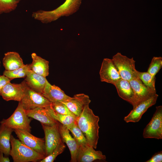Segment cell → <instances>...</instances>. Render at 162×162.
<instances>
[{"label":"cell","mask_w":162,"mask_h":162,"mask_svg":"<svg viewBox=\"0 0 162 162\" xmlns=\"http://www.w3.org/2000/svg\"><path fill=\"white\" fill-rule=\"evenodd\" d=\"M66 126L72 133L79 148H83L89 145L84 135L75 121L73 124Z\"/></svg>","instance_id":"cell-25"},{"label":"cell","mask_w":162,"mask_h":162,"mask_svg":"<svg viewBox=\"0 0 162 162\" xmlns=\"http://www.w3.org/2000/svg\"><path fill=\"white\" fill-rule=\"evenodd\" d=\"M11 80L4 75L0 76V96L3 87L7 83L10 82Z\"/></svg>","instance_id":"cell-33"},{"label":"cell","mask_w":162,"mask_h":162,"mask_svg":"<svg viewBox=\"0 0 162 162\" xmlns=\"http://www.w3.org/2000/svg\"><path fill=\"white\" fill-rule=\"evenodd\" d=\"M21 0H0V15L9 13L16 8Z\"/></svg>","instance_id":"cell-28"},{"label":"cell","mask_w":162,"mask_h":162,"mask_svg":"<svg viewBox=\"0 0 162 162\" xmlns=\"http://www.w3.org/2000/svg\"><path fill=\"white\" fill-rule=\"evenodd\" d=\"M99 118L95 115L89 106L86 105L75 122L86 137L88 144L96 149L99 138Z\"/></svg>","instance_id":"cell-1"},{"label":"cell","mask_w":162,"mask_h":162,"mask_svg":"<svg viewBox=\"0 0 162 162\" xmlns=\"http://www.w3.org/2000/svg\"><path fill=\"white\" fill-rule=\"evenodd\" d=\"M59 130L62 142H65L68 147L71 154L70 162H77L79 147L73 137L70 133V131L67 127L59 123Z\"/></svg>","instance_id":"cell-15"},{"label":"cell","mask_w":162,"mask_h":162,"mask_svg":"<svg viewBox=\"0 0 162 162\" xmlns=\"http://www.w3.org/2000/svg\"><path fill=\"white\" fill-rule=\"evenodd\" d=\"M26 87L25 80L19 84L10 82L3 88L1 96L6 101L13 100L20 101L24 96Z\"/></svg>","instance_id":"cell-12"},{"label":"cell","mask_w":162,"mask_h":162,"mask_svg":"<svg viewBox=\"0 0 162 162\" xmlns=\"http://www.w3.org/2000/svg\"><path fill=\"white\" fill-rule=\"evenodd\" d=\"M30 64H24L22 67L11 71L5 70L3 75L9 79L12 80L16 78H25L28 71L30 70Z\"/></svg>","instance_id":"cell-26"},{"label":"cell","mask_w":162,"mask_h":162,"mask_svg":"<svg viewBox=\"0 0 162 162\" xmlns=\"http://www.w3.org/2000/svg\"><path fill=\"white\" fill-rule=\"evenodd\" d=\"M14 131L19 140L24 144L36 152L46 157L44 139L37 137L28 131L14 129Z\"/></svg>","instance_id":"cell-8"},{"label":"cell","mask_w":162,"mask_h":162,"mask_svg":"<svg viewBox=\"0 0 162 162\" xmlns=\"http://www.w3.org/2000/svg\"><path fill=\"white\" fill-rule=\"evenodd\" d=\"M129 82L134 93L137 104L150 98L156 94V92L152 91L145 86L138 78Z\"/></svg>","instance_id":"cell-18"},{"label":"cell","mask_w":162,"mask_h":162,"mask_svg":"<svg viewBox=\"0 0 162 162\" xmlns=\"http://www.w3.org/2000/svg\"><path fill=\"white\" fill-rule=\"evenodd\" d=\"M4 154L3 153L0 151V162H9L10 160L8 156H4Z\"/></svg>","instance_id":"cell-34"},{"label":"cell","mask_w":162,"mask_h":162,"mask_svg":"<svg viewBox=\"0 0 162 162\" xmlns=\"http://www.w3.org/2000/svg\"><path fill=\"white\" fill-rule=\"evenodd\" d=\"M158 95L156 94L150 98L138 103L129 114L124 118L127 123L137 122L139 121L142 115L150 107L154 105Z\"/></svg>","instance_id":"cell-9"},{"label":"cell","mask_w":162,"mask_h":162,"mask_svg":"<svg viewBox=\"0 0 162 162\" xmlns=\"http://www.w3.org/2000/svg\"><path fill=\"white\" fill-rule=\"evenodd\" d=\"M65 148V145L61 140L51 153L39 162H53L58 155L63 152Z\"/></svg>","instance_id":"cell-29"},{"label":"cell","mask_w":162,"mask_h":162,"mask_svg":"<svg viewBox=\"0 0 162 162\" xmlns=\"http://www.w3.org/2000/svg\"><path fill=\"white\" fill-rule=\"evenodd\" d=\"M20 101L26 110L49 106L52 104L41 94L32 90L27 86L24 96Z\"/></svg>","instance_id":"cell-7"},{"label":"cell","mask_w":162,"mask_h":162,"mask_svg":"<svg viewBox=\"0 0 162 162\" xmlns=\"http://www.w3.org/2000/svg\"><path fill=\"white\" fill-rule=\"evenodd\" d=\"M138 77L139 78L144 85L153 91L156 92L155 88L156 78L146 72H141L136 70Z\"/></svg>","instance_id":"cell-27"},{"label":"cell","mask_w":162,"mask_h":162,"mask_svg":"<svg viewBox=\"0 0 162 162\" xmlns=\"http://www.w3.org/2000/svg\"><path fill=\"white\" fill-rule=\"evenodd\" d=\"M14 129L4 125H0V151L4 155H10L11 149L10 138Z\"/></svg>","instance_id":"cell-23"},{"label":"cell","mask_w":162,"mask_h":162,"mask_svg":"<svg viewBox=\"0 0 162 162\" xmlns=\"http://www.w3.org/2000/svg\"><path fill=\"white\" fill-rule=\"evenodd\" d=\"M59 123L53 126L41 124L44 133L46 156L51 153L62 140Z\"/></svg>","instance_id":"cell-10"},{"label":"cell","mask_w":162,"mask_h":162,"mask_svg":"<svg viewBox=\"0 0 162 162\" xmlns=\"http://www.w3.org/2000/svg\"><path fill=\"white\" fill-rule=\"evenodd\" d=\"M146 162H162V151L158 152L155 153L152 157Z\"/></svg>","instance_id":"cell-32"},{"label":"cell","mask_w":162,"mask_h":162,"mask_svg":"<svg viewBox=\"0 0 162 162\" xmlns=\"http://www.w3.org/2000/svg\"><path fill=\"white\" fill-rule=\"evenodd\" d=\"M46 80V77L37 74L31 70L28 71L25 79L28 87L41 94L43 92Z\"/></svg>","instance_id":"cell-19"},{"label":"cell","mask_w":162,"mask_h":162,"mask_svg":"<svg viewBox=\"0 0 162 162\" xmlns=\"http://www.w3.org/2000/svg\"><path fill=\"white\" fill-rule=\"evenodd\" d=\"M100 81L113 84L122 79L112 59L103 60L99 72Z\"/></svg>","instance_id":"cell-11"},{"label":"cell","mask_w":162,"mask_h":162,"mask_svg":"<svg viewBox=\"0 0 162 162\" xmlns=\"http://www.w3.org/2000/svg\"><path fill=\"white\" fill-rule=\"evenodd\" d=\"M112 59L122 79L130 81L138 78L135 67V61L133 58H129L118 52Z\"/></svg>","instance_id":"cell-5"},{"label":"cell","mask_w":162,"mask_h":162,"mask_svg":"<svg viewBox=\"0 0 162 162\" xmlns=\"http://www.w3.org/2000/svg\"><path fill=\"white\" fill-rule=\"evenodd\" d=\"M32 62L30 70L34 72L45 77L49 74V62L38 56L35 53L31 54Z\"/></svg>","instance_id":"cell-21"},{"label":"cell","mask_w":162,"mask_h":162,"mask_svg":"<svg viewBox=\"0 0 162 162\" xmlns=\"http://www.w3.org/2000/svg\"><path fill=\"white\" fill-rule=\"evenodd\" d=\"M10 143V155L14 162H35L45 157L26 145L19 140L15 138L12 135Z\"/></svg>","instance_id":"cell-3"},{"label":"cell","mask_w":162,"mask_h":162,"mask_svg":"<svg viewBox=\"0 0 162 162\" xmlns=\"http://www.w3.org/2000/svg\"><path fill=\"white\" fill-rule=\"evenodd\" d=\"M144 138L162 139V106L156 107V110L150 122L143 130Z\"/></svg>","instance_id":"cell-6"},{"label":"cell","mask_w":162,"mask_h":162,"mask_svg":"<svg viewBox=\"0 0 162 162\" xmlns=\"http://www.w3.org/2000/svg\"></svg>","instance_id":"cell-35"},{"label":"cell","mask_w":162,"mask_h":162,"mask_svg":"<svg viewBox=\"0 0 162 162\" xmlns=\"http://www.w3.org/2000/svg\"><path fill=\"white\" fill-rule=\"evenodd\" d=\"M51 106L54 110L58 113L62 115H71L76 117L67 106L63 103H52Z\"/></svg>","instance_id":"cell-31"},{"label":"cell","mask_w":162,"mask_h":162,"mask_svg":"<svg viewBox=\"0 0 162 162\" xmlns=\"http://www.w3.org/2000/svg\"><path fill=\"white\" fill-rule=\"evenodd\" d=\"M47 112L55 120L62 124L67 126L74 123L76 117L69 115L61 114L56 112L53 109L51 105L46 107Z\"/></svg>","instance_id":"cell-24"},{"label":"cell","mask_w":162,"mask_h":162,"mask_svg":"<svg viewBox=\"0 0 162 162\" xmlns=\"http://www.w3.org/2000/svg\"><path fill=\"white\" fill-rule=\"evenodd\" d=\"M91 102L88 95L82 93L74 95L69 100L63 103L76 118L80 115L85 106L89 104Z\"/></svg>","instance_id":"cell-14"},{"label":"cell","mask_w":162,"mask_h":162,"mask_svg":"<svg viewBox=\"0 0 162 162\" xmlns=\"http://www.w3.org/2000/svg\"><path fill=\"white\" fill-rule=\"evenodd\" d=\"M114 85L120 97L130 103L133 107L136 104L134 93L129 81L122 79Z\"/></svg>","instance_id":"cell-17"},{"label":"cell","mask_w":162,"mask_h":162,"mask_svg":"<svg viewBox=\"0 0 162 162\" xmlns=\"http://www.w3.org/2000/svg\"><path fill=\"white\" fill-rule=\"evenodd\" d=\"M106 156L100 151H96L92 146L88 145L83 148H79L77 162H92L97 160H105Z\"/></svg>","instance_id":"cell-16"},{"label":"cell","mask_w":162,"mask_h":162,"mask_svg":"<svg viewBox=\"0 0 162 162\" xmlns=\"http://www.w3.org/2000/svg\"><path fill=\"white\" fill-rule=\"evenodd\" d=\"M162 67V58L154 57L151 61L147 70V72L155 77Z\"/></svg>","instance_id":"cell-30"},{"label":"cell","mask_w":162,"mask_h":162,"mask_svg":"<svg viewBox=\"0 0 162 162\" xmlns=\"http://www.w3.org/2000/svg\"><path fill=\"white\" fill-rule=\"evenodd\" d=\"M82 0H66L56 9L49 11L39 10L33 12L32 17L43 23L47 24L55 21L62 16H69L79 9Z\"/></svg>","instance_id":"cell-2"},{"label":"cell","mask_w":162,"mask_h":162,"mask_svg":"<svg viewBox=\"0 0 162 162\" xmlns=\"http://www.w3.org/2000/svg\"><path fill=\"white\" fill-rule=\"evenodd\" d=\"M41 94L52 103L64 102L71 98L66 95L58 87L51 85L47 80Z\"/></svg>","instance_id":"cell-13"},{"label":"cell","mask_w":162,"mask_h":162,"mask_svg":"<svg viewBox=\"0 0 162 162\" xmlns=\"http://www.w3.org/2000/svg\"><path fill=\"white\" fill-rule=\"evenodd\" d=\"M2 62L5 70L7 71L18 69L24 64L19 54L15 52H8L5 53Z\"/></svg>","instance_id":"cell-22"},{"label":"cell","mask_w":162,"mask_h":162,"mask_svg":"<svg viewBox=\"0 0 162 162\" xmlns=\"http://www.w3.org/2000/svg\"><path fill=\"white\" fill-rule=\"evenodd\" d=\"M29 118L23 108L21 101H19L12 114L8 118L3 119L0 122V124L14 130L19 129L31 132V119Z\"/></svg>","instance_id":"cell-4"},{"label":"cell","mask_w":162,"mask_h":162,"mask_svg":"<svg viewBox=\"0 0 162 162\" xmlns=\"http://www.w3.org/2000/svg\"><path fill=\"white\" fill-rule=\"evenodd\" d=\"M46 107H38L26 111L29 117L39 121L41 124L49 126H53L58 124L59 122L48 113Z\"/></svg>","instance_id":"cell-20"}]
</instances>
